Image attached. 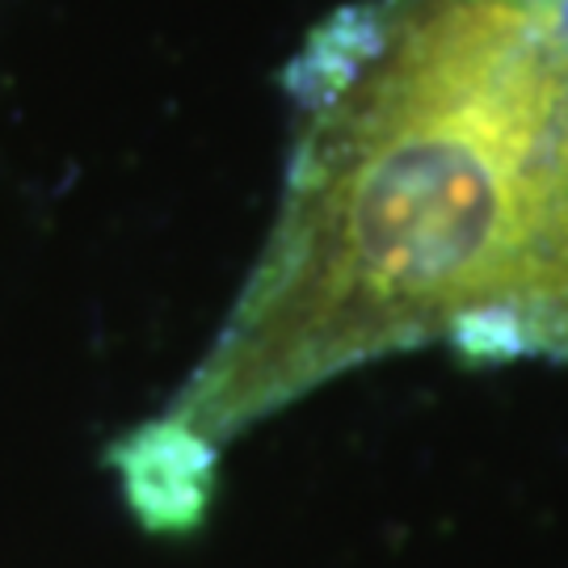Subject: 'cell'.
Returning <instances> with one entry per match:
<instances>
[{"mask_svg": "<svg viewBox=\"0 0 568 568\" xmlns=\"http://www.w3.org/2000/svg\"><path fill=\"white\" fill-rule=\"evenodd\" d=\"M283 206L161 417L211 450L354 366H568V55L530 0H354L286 68Z\"/></svg>", "mask_w": 568, "mask_h": 568, "instance_id": "1", "label": "cell"}, {"mask_svg": "<svg viewBox=\"0 0 568 568\" xmlns=\"http://www.w3.org/2000/svg\"><path fill=\"white\" fill-rule=\"evenodd\" d=\"M105 464L119 471L122 497L143 530L190 535L203 527L220 480V450L199 443L190 429L152 417L122 434Z\"/></svg>", "mask_w": 568, "mask_h": 568, "instance_id": "2", "label": "cell"}]
</instances>
